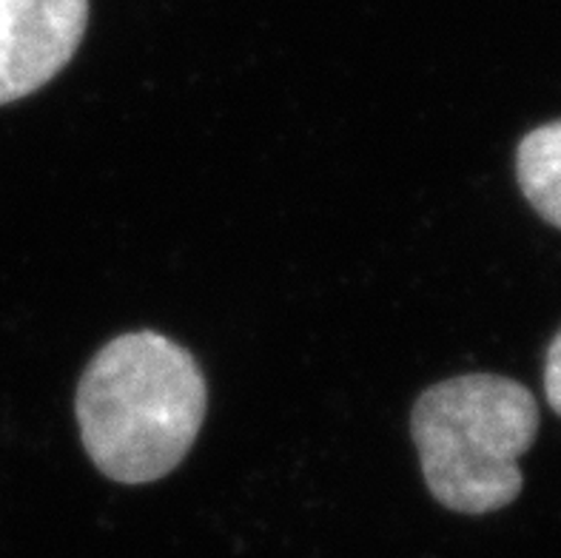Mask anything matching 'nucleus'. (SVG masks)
Returning <instances> with one entry per match:
<instances>
[{
    "instance_id": "nucleus-1",
    "label": "nucleus",
    "mask_w": 561,
    "mask_h": 558,
    "mask_svg": "<svg viewBox=\"0 0 561 558\" xmlns=\"http://www.w3.org/2000/svg\"><path fill=\"white\" fill-rule=\"evenodd\" d=\"M206 408L194 356L157 331L123 333L100 348L75 399L89 459L121 485L169 476L192 451Z\"/></svg>"
},
{
    "instance_id": "nucleus-2",
    "label": "nucleus",
    "mask_w": 561,
    "mask_h": 558,
    "mask_svg": "<svg viewBox=\"0 0 561 558\" xmlns=\"http://www.w3.org/2000/svg\"><path fill=\"white\" fill-rule=\"evenodd\" d=\"M411 433L422 476L442 508L482 516L522 493L519 456L539 433V405L516 379L465 374L416 399Z\"/></svg>"
},
{
    "instance_id": "nucleus-3",
    "label": "nucleus",
    "mask_w": 561,
    "mask_h": 558,
    "mask_svg": "<svg viewBox=\"0 0 561 558\" xmlns=\"http://www.w3.org/2000/svg\"><path fill=\"white\" fill-rule=\"evenodd\" d=\"M89 26V0H0V106L69 66Z\"/></svg>"
},
{
    "instance_id": "nucleus-4",
    "label": "nucleus",
    "mask_w": 561,
    "mask_h": 558,
    "mask_svg": "<svg viewBox=\"0 0 561 558\" xmlns=\"http://www.w3.org/2000/svg\"><path fill=\"white\" fill-rule=\"evenodd\" d=\"M516 178L539 217L561 228V121L534 128L519 143Z\"/></svg>"
},
{
    "instance_id": "nucleus-5",
    "label": "nucleus",
    "mask_w": 561,
    "mask_h": 558,
    "mask_svg": "<svg viewBox=\"0 0 561 558\" xmlns=\"http://www.w3.org/2000/svg\"><path fill=\"white\" fill-rule=\"evenodd\" d=\"M545 394L550 408L561 417V331L548 348V365H545Z\"/></svg>"
}]
</instances>
